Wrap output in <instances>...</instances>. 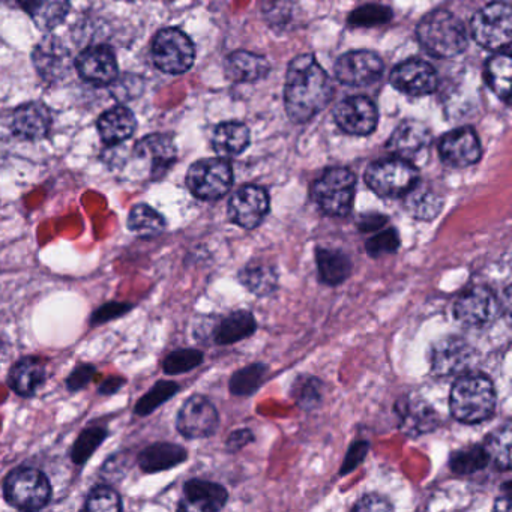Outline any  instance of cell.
Here are the masks:
<instances>
[{
  "label": "cell",
  "instance_id": "db71d44e",
  "mask_svg": "<svg viewBox=\"0 0 512 512\" xmlns=\"http://www.w3.org/2000/svg\"><path fill=\"white\" fill-rule=\"evenodd\" d=\"M511 482H506L505 487H503V490H505V494L503 496H500L499 499L496 500V505H494V509L496 511H509L511 509Z\"/></svg>",
  "mask_w": 512,
  "mask_h": 512
},
{
  "label": "cell",
  "instance_id": "4fadbf2b",
  "mask_svg": "<svg viewBox=\"0 0 512 512\" xmlns=\"http://www.w3.org/2000/svg\"><path fill=\"white\" fill-rule=\"evenodd\" d=\"M269 212V196L263 188L245 185L239 188L229 203V217L245 230L259 227Z\"/></svg>",
  "mask_w": 512,
  "mask_h": 512
},
{
  "label": "cell",
  "instance_id": "7dc6e473",
  "mask_svg": "<svg viewBox=\"0 0 512 512\" xmlns=\"http://www.w3.org/2000/svg\"><path fill=\"white\" fill-rule=\"evenodd\" d=\"M368 451H370V443L367 440H359V442L353 443L347 451L346 458H344L340 476L349 475L356 467L361 466L367 458Z\"/></svg>",
  "mask_w": 512,
  "mask_h": 512
},
{
  "label": "cell",
  "instance_id": "836d02e7",
  "mask_svg": "<svg viewBox=\"0 0 512 512\" xmlns=\"http://www.w3.org/2000/svg\"><path fill=\"white\" fill-rule=\"evenodd\" d=\"M404 197L407 211L416 220L431 221L442 212V197L431 188L419 185V182Z\"/></svg>",
  "mask_w": 512,
  "mask_h": 512
},
{
  "label": "cell",
  "instance_id": "ab89813d",
  "mask_svg": "<svg viewBox=\"0 0 512 512\" xmlns=\"http://www.w3.org/2000/svg\"><path fill=\"white\" fill-rule=\"evenodd\" d=\"M203 362V353L197 349H181L176 352L170 353L166 359H164V373L170 374V376H176V374L187 373V371L194 370L199 367Z\"/></svg>",
  "mask_w": 512,
  "mask_h": 512
},
{
  "label": "cell",
  "instance_id": "8d00e7d4",
  "mask_svg": "<svg viewBox=\"0 0 512 512\" xmlns=\"http://www.w3.org/2000/svg\"><path fill=\"white\" fill-rule=\"evenodd\" d=\"M448 464L455 475L469 476L484 470L490 464V458L484 446L469 445L452 452Z\"/></svg>",
  "mask_w": 512,
  "mask_h": 512
},
{
  "label": "cell",
  "instance_id": "ac0fdd59",
  "mask_svg": "<svg viewBox=\"0 0 512 512\" xmlns=\"http://www.w3.org/2000/svg\"><path fill=\"white\" fill-rule=\"evenodd\" d=\"M439 154L443 163L452 167H469L481 158V143L478 134L469 127L449 131L440 140Z\"/></svg>",
  "mask_w": 512,
  "mask_h": 512
},
{
  "label": "cell",
  "instance_id": "7c38bea8",
  "mask_svg": "<svg viewBox=\"0 0 512 512\" xmlns=\"http://www.w3.org/2000/svg\"><path fill=\"white\" fill-rule=\"evenodd\" d=\"M218 422L220 416L214 404L203 395H193L179 410L176 427L187 439H206L217 431Z\"/></svg>",
  "mask_w": 512,
  "mask_h": 512
},
{
  "label": "cell",
  "instance_id": "681fc988",
  "mask_svg": "<svg viewBox=\"0 0 512 512\" xmlns=\"http://www.w3.org/2000/svg\"><path fill=\"white\" fill-rule=\"evenodd\" d=\"M95 373H97V371H95L92 365H80V367H77L76 370L71 373V376L68 377V388H70L71 391H79L86 383L91 382Z\"/></svg>",
  "mask_w": 512,
  "mask_h": 512
},
{
  "label": "cell",
  "instance_id": "f6af8a7d",
  "mask_svg": "<svg viewBox=\"0 0 512 512\" xmlns=\"http://www.w3.org/2000/svg\"><path fill=\"white\" fill-rule=\"evenodd\" d=\"M391 11L380 5H367L361 10L355 11L350 17V23L355 26H376L383 25L391 19Z\"/></svg>",
  "mask_w": 512,
  "mask_h": 512
},
{
  "label": "cell",
  "instance_id": "9a60e30c",
  "mask_svg": "<svg viewBox=\"0 0 512 512\" xmlns=\"http://www.w3.org/2000/svg\"><path fill=\"white\" fill-rule=\"evenodd\" d=\"M335 122L352 136H368L376 130L379 112L373 101L365 97H350L334 110Z\"/></svg>",
  "mask_w": 512,
  "mask_h": 512
},
{
  "label": "cell",
  "instance_id": "d590c367",
  "mask_svg": "<svg viewBox=\"0 0 512 512\" xmlns=\"http://www.w3.org/2000/svg\"><path fill=\"white\" fill-rule=\"evenodd\" d=\"M511 440V422L506 421L493 433L488 434L482 445L490 458V463H493L497 469H511Z\"/></svg>",
  "mask_w": 512,
  "mask_h": 512
},
{
  "label": "cell",
  "instance_id": "44dd1931",
  "mask_svg": "<svg viewBox=\"0 0 512 512\" xmlns=\"http://www.w3.org/2000/svg\"><path fill=\"white\" fill-rule=\"evenodd\" d=\"M34 62L38 73L49 82L61 79L71 67L70 53L56 37L44 38L35 47Z\"/></svg>",
  "mask_w": 512,
  "mask_h": 512
},
{
  "label": "cell",
  "instance_id": "f546056e",
  "mask_svg": "<svg viewBox=\"0 0 512 512\" xmlns=\"http://www.w3.org/2000/svg\"><path fill=\"white\" fill-rule=\"evenodd\" d=\"M226 74L232 82H256L268 74L269 64L262 56L248 52H235L226 59Z\"/></svg>",
  "mask_w": 512,
  "mask_h": 512
},
{
  "label": "cell",
  "instance_id": "f5cc1de1",
  "mask_svg": "<svg viewBox=\"0 0 512 512\" xmlns=\"http://www.w3.org/2000/svg\"><path fill=\"white\" fill-rule=\"evenodd\" d=\"M386 223H388V217L371 212V214H364L359 218L358 227L362 233H370L382 229Z\"/></svg>",
  "mask_w": 512,
  "mask_h": 512
},
{
  "label": "cell",
  "instance_id": "816d5d0a",
  "mask_svg": "<svg viewBox=\"0 0 512 512\" xmlns=\"http://www.w3.org/2000/svg\"><path fill=\"white\" fill-rule=\"evenodd\" d=\"M130 310L131 305L128 304H107L94 314L92 320H94V323L107 322V320L116 319V317L122 316Z\"/></svg>",
  "mask_w": 512,
  "mask_h": 512
},
{
  "label": "cell",
  "instance_id": "83f0119b",
  "mask_svg": "<svg viewBox=\"0 0 512 512\" xmlns=\"http://www.w3.org/2000/svg\"><path fill=\"white\" fill-rule=\"evenodd\" d=\"M188 454L182 446L175 443H154L140 454L139 464L143 472L157 473L173 469L187 460Z\"/></svg>",
  "mask_w": 512,
  "mask_h": 512
},
{
  "label": "cell",
  "instance_id": "5bb4252c",
  "mask_svg": "<svg viewBox=\"0 0 512 512\" xmlns=\"http://www.w3.org/2000/svg\"><path fill=\"white\" fill-rule=\"evenodd\" d=\"M395 415L400 430L409 437L424 436L436 430L440 424L439 413L416 395H403L395 404Z\"/></svg>",
  "mask_w": 512,
  "mask_h": 512
},
{
  "label": "cell",
  "instance_id": "7bdbcfd3",
  "mask_svg": "<svg viewBox=\"0 0 512 512\" xmlns=\"http://www.w3.org/2000/svg\"><path fill=\"white\" fill-rule=\"evenodd\" d=\"M400 242L397 229L391 227V229L382 230L377 235L371 236L365 242V250H367L368 256L377 259V257L386 256V254L397 253Z\"/></svg>",
  "mask_w": 512,
  "mask_h": 512
},
{
  "label": "cell",
  "instance_id": "60d3db41",
  "mask_svg": "<svg viewBox=\"0 0 512 512\" xmlns=\"http://www.w3.org/2000/svg\"><path fill=\"white\" fill-rule=\"evenodd\" d=\"M179 391V385L175 382H158L145 397L140 398L136 406V413L140 416L149 415L155 409L166 403L167 400L176 395Z\"/></svg>",
  "mask_w": 512,
  "mask_h": 512
},
{
  "label": "cell",
  "instance_id": "1f68e13d",
  "mask_svg": "<svg viewBox=\"0 0 512 512\" xmlns=\"http://www.w3.org/2000/svg\"><path fill=\"white\" fill-rule=\"evenodd\" d=\"M137 154L151 163L152 175L161 176L175 163V143L167 136H151L140 142Z\"/></svg>",
  "mask_w": 512,
  "mask_h": 512
},
{
  "label": "cell",
  "instance_id": "30bf717a",
  "mask_svg": "<svg viewBox=\"0 0 512 512\" xmlns=\"http://www.w3.org/2000/svg\"><path fill=\"white\" fill-rule=\"evenodd\" d=\"M475 359V349L464 338L445 337L431 347L430 364L434 376H457L469 370Z\"/></svg>",
  "mask_w": 512,
  "mask_h": 512
},
{
  "label": "cell",
  "instance_id": "5b68a950",
  "mask_svg": "<svg viewBox=\"0 0 512 512\" xmlns=\"http://www.w3.org/2000/svg\"><path fill=\"white\" fill-rule=\"evenodd\" d=\"M418 170L403 158L376 161L365 172L368 187L385 199L404 197L418 184Z\"/></svg>",
  "mask_w": 512,
  "mask_h": 512
},
{
  "label": "cell",
  "instance_id": "6da1fadb",
  "mask_svg": "<svg viewBox=\"0 0 512 512\" xmlns=\"http://www.w3.org/2000/svg\"><path fill=\"white\" fill-rule=\"evenodd\" d=\"M332 83L326 71L310 55L293 59L284 86V106L295 122H307L322 112L332 98Z\"/></svg>",
  "mask_w": 512,
  "mask_h": 512
},
{
  "label": "cell",
  "instance_id": "74e56055",
  "mask_svg": "<svg viewBox=\"0 0 512 512\" xmlns=\"http://www.w3.org/2000/svg\"><path fill=\"white\" fill-rule=\"evenodd\" d=\"M128 227L131 232L142 236V238H154L164 232L166 220L151 206L137 205L131 209Z\"/></svg>",
  "mask_w": 512,
  "mask_h": 512
},
{
  "label": "cell",
  "instance_id": "7a4b0ae2",
  "mask_svg": "<svg viewBox=\"0 0 512 512\" xmlns=\"http://www.w3.org/2000/svg\"><path fill=\"white\" fill-rule=\"evenodd\" d=\"M496 401V389L490 377L469 373L458 377L452 385L449 410L461 424H481L493 416Z\"/></svg>",
  "mask_w": 512,
  "mask_h": 512
},
{
  "label": "cell",
  "instance_id": "bcb514c9",
  "mask_svg": "<svg viewBox=\"0 0 512 512\" xmlns=\"http://www.w3.org/2000/svg\"><path fill=\"white\" fill-rule=\"evenodd\" d=\"M295 397L299 406L304 407V409L311 410L313 407L319 406L320 401H322L320 380L316 377H307V379L299 382Z\"/></svg>",
  "mask_w": 512,
  "mask_h": 512
},
{
  "label": "cell",
  "instance_id": "d6a6232c",
  "mask_svg": "<svg viewBox=\"0 0 512 512\" xmlns=\"http://www.w3.org/2000/svg\"><path fill=\"white\" fill-rule=\"evenodd\" d=\"M239 283L256 296H269L278 289V272L265 262L244 266L238 274Z\"/></svg>",
  "mask_w": 512,
  "mask_h": 512
},
{
  "label": "cell",
  "instance_id": "9c48e42d",
  "mask_svg": "<svg viewBox=\"0 0 512 512\" xmlns=\"http://www.w3.org/2000/svg\"><path fill=\"white\" fill-rule=\"evenodd\" d=\"M511 29V7L503 2L487 5L472 20L473 40L488 50L508 49Z\"/></svg>",
  "mask_w": 512,
  "mask_h": 512
},
{
  "label": "cell",
  "instance_id": "d4e9b609",
  "mask_svg": "<svg viewBox=\"0 0 512 512\" xmlns=\"http://www.w3.org/2000/svg\"><path fill=\"white\" fill-rule=\"evenodd\" d=\"M316 263L319 280L326 286H340L352 274V260L337 248H317Z\"/></svg>",
  "mask_w": 512,
  "mask_h": 512
},
{
  "label": "cell",
  "instance_id": "f907efd6",
  "mask_svg": "<svg viewBox=\"0 0 512 512\" xmlns=\"http://www.w3.org/2000/svg\"><path fill=\"white\" fill-rule=\"evenodd\" d=\"M254 439H256V437H254L253 431H251L250 428H242V430L233 431L226 442L227 451H241L242 448L253 443Z\"/></svg>",
  "mask_w": 512,
  "mask_h": 512
},
{
  "label": "cell",
  "instance_id": "7402d4cb",
  "mask_svg": "<svg viewBox=\"0 0 512 512\" xmlns=\"http://www.w3.org/2000/svg\"><path fill=\"white\" fill-rule=\"evenodd\" d=\"M430 131L418 121H406L398 125L388 142V151L395 157L410 161L430 145Z\"/></svg>",
  "mask_w": 512,
  "mask_h": 512
},
{
  "label": "cell",
  "instance_id": "603a6c76",
  "mask_svg": "<svg viewBox=\"0 0 512 512\" xmlns=\"http://www.w3.org/2000/svg\"><path fill=\"white\" fill-rule=\"evenodd\" d=\"M50 125H52V116L43 103L25 104L14 113V133L23 139H43L49 133Z\"/></svg>",
  "mask_w": 512,
  "mask_h": 512
},
{
  "label": "cell",
  "instance_id": "8992f818",
  "mask_svg": "<svg viewBox=\"0 0 512 512\" xmlns=\"http://www.w3.org/2000/svg\"><path fill=\"white\" fill-rule=\"evenodd\" d=\"M7 502L22 511H38L49 503L52 487L41 470L19 467L8 475L4 485Z\"/></svg>",
  "mask_w": 512,
  "mask_h": 512
},
{
  "label": "cell",
  "instance_id": "ee69618b",
  "mask_svg": "<svg viewBox=\"0 0 512 512\" xmlns=\"http://www.w3.org/2000/svg\"><path fill=\"white\" fill-rule=\"evenodd\" d=\"M85 508L91 512L121 511L122 500L112 488L97 487L89 493Z\"/></svg>",
  "mask_w": 512,
  "mask_h": 512
},
{
  "label": "cell",
  "instance_id": "484cf974",
  "mask_svg": "<svg viewBox=\"0 0 512 512\" xmlns=\"http://www.w3.org/2000/svg\"><path fill=\"white\" fill-rule=\"evenodd\" d=\"M46 377V362L35 356H28L17 362L11 370V388L22 397H31L43 386Z\"/></svg>",
  "mask_w": 512,
  "mask_h": 512
},
{
  "label": "cell",
  "instance_id": "4dcf8cb0",
  "mask_svg": "<svg viewBox=\"0 0 512 512\" xmlns=\"http://www.w3.org/2000/svg\"><path fill=\"white\" fill-rule=\"evenodd\" d=\"M250 143V131L239 122H224L215 128L212 146L220 157L230 158L242 154Z\"/></svg>",
  "mask_w": 512,
  "mask_h": 512
},
{
  "label": "cell",
  "instance_id": "f35d334b",
  "mask_svg": "<svg viewBox=\"0 0 512 512\" xmlns=\"http://www.w3.org/2000/svg\"><path fill=\"white\" fill-rule=\"evenodd\" d=\"M268 373V365L260 364V362L247 365V367L235 371L232 377H230V392H232L233 395H238V397L253 395L254 392L263 385Z\"/></svg>",
  "mask_w": 512,
  "mask_h": 512
},
{
  "label": "cell",
  "instance_id": "2e32d148",
  "mask_svg": "<svg viewBox=\"0 0 512 512\" xmlns=\"http://www.w3.org/2000/svg\"><path fill=\"white\" fill-rule=\"evenodd\" d=\"M383 73V62L373 52H350L335 65L338 82L347 86H367L377 82Z\"/></svg>",
  "mask_w": 512,
  "mask_h": 512
},
{
  "label": "cell",
  "instance_id": "11a10c76",
  "mask_svg": "<svg viewBox=\"0 0 512 512\" xmlns=\"http://www.w3.org/2000/svg\"><path fill=\"white\" fill-rule=\"evenodd\" d=\"M122 385H124V379H118V377L107 379L106 382H103V385L100 386V394H115Z\"/></svg>",
  "mask_w": 512,
  "mask_h": 512
},
{
  "label": "cell",
  "instance_id": "277c9868",
  "mask_svg": "<svg viewBox=\"0 0 512 512\" xmlns=\"http://www.w3.org/2000/svg\"><path fill=\"white\" fill-rule=\"evenodd\" d=\"M356 178L350 170L335 167L326 170L313 185L316 205L331 217H344L352 211L355 200Z\"/></svg>",
  "mask_w": 512,
  "mask_h": 512
},
{
  "label": "cell",
  "instance_id": "e0dca14e",
  "mask_svg": "<svg viewBox=\"0 0 512 512\" xmlns=\"http://www.w3.org/2000/svg\"><path fill=\"white\" fill-rule=\"evenodd\" d=\"M391 83L397 91L410 97H424L436 91L437 74L427 62L410 59L394 68Z\"/></svg>",
  "mask_w": 512,
  "mask_h": 512
},
{
  "label": "cell",
  "instance_id": "d6986e66",
  "mask_svg": "<svg viewBox=\"0 0 512 512\" xmlns=\"http://www.w3.org/2000/svg\"><path fill=\"white\" fill-rule=\"evenodd\" d=\"M76 68L82 79L98 86L109 85L118 76L115 55L112 50L103 46L91 47L80 53L76 59Z\"/></svg>",
  "mask_w": 512,
  "mask_h": 512
},
{
  "label": "cell",
  "instance_id": "ba28073f",
  "mask_svg": "<svg viewBox=\"0 0 512 512\" xmlns=\"http://www.w3.org/2000/svg\"><path fill=\"white\" fill-rule=\"evenodd\" d=\"M233 184L232 166L223 158L197 161L187 173V185L200 200H218L229 193Z\"/></svg>",
  "mask_w": 512,
  "mask_h": 512
},
{
  "label": "cell",
  "instance_id": "52a82bcc",
  "mask_svg": "<svg viewBox=\"0 0 512 512\" xmlns=\"http://www.w3.org/2000/svg\"><path fill=\"white\" fill-rule=\"evenodd\" d=\"M152 58L158 70L178 76L193 67L196 49L184 32L175 28L164 29L152 44Z\"/></svg>",
  "mask_w": 512,
  "mask_h": 512
},
{
  "label": "cell",
  "instance_id": "4316f807",
  "mask_svg": "<svg viewBox=\"0 0 512 512\" xmlns=\"http://www.w3.org/2000/svg\"><path fill=\"white\" fill-rule=\"evenodd\" d=\"M35 25L43 31H52L61 25L70 10L68 0H14Z\"/></svg>",
  "mask_w": 512,
  "mask_h": 512
},
{
  "label": "cell",
  "instance_id": "b9f144b4",
  "mask_svg": "<svg viewBox=\"0 0 512 512\" xmlns=\"http://www.w3.org/2000/svg\"><path fill=\"white\" fill-rule=\"evenodd\" d=\"M106 437L107 431L104 428L92 427L83 431L73 446L71 457H73L74 463L83 464L85 461H88L92 454H94L95 449L104 442Z\"/></svg>",
  "mask_w": 512,
  "mask_h": 512
},
{
  "label": "cell",
  "instance_id": "8fae6325",
  "mask_svg": "<svg viewBox=\"0 0 512 512\" xmlns=\"http://www.w3.org/2000/svg\"><path fill=\"white\" fill-rule=\"evenodd\" d=\"M500 304L493 290L478 286L464 292L455 301L454 317L461 325L481 328L496 319Z\"/></svg>",
  "mask_w": 512,
  "mask_h": 512
},
{
  "label": "cell",
  "instance_id": "e575fe53",
  "mask_svg": "<svg viewBox=\"0 0 512 512\" xmlns=\"http://www.w3.org/2000/svg\"><path fill=\"white\" fill-rule=\"evenodd\" d=\"M512 61L508 49L491 56L485 65V77L488 86L493 89L494 94L502 100L508 101L511 91Z\"/></svg>",
  "mask_w": 512,
  "mask_h": 512
},
{
  "label": "cell",
  "instance_id": "3957f363",
  "mask_svg": "<svg viewBox=\"0 0 512 512\" xmlns=\"http://www.w3.org/2000/svg\"><path fill=\"white\" fill-rule=\"evenodd\" d=\"M416 37L425 52L434 58H454L467 46L463 23L448 11L428 14L416 28Z\"/></svg>",
  "mask_w": 512,
  "mask_h": 512
},
{
  "label": "cell",
  "instance_id": "ffe728a7",
  "mask_svg": "<svg viewBox=\"0 0 512 512\" xmlns=\"http://www.w3.org/2000/svg\"><path fill=\"white\" fill-rule=\"evenodd\" d=\"M229 493L217 482L191 479L184 485V500L179 508L184 511L215 512L226 506Z\"/></svg>",
  "mask_w": 512,
  "mask_h": 512
},
{
  "label": "cell",
  "instance_id": "f1b7e54d",
  "mask_svg": "<svg viewBox=\"0 0 512 512\" xmlns=\"http://www.w3.org/2000/svg\"><path fill=\"white\" fill-rule=\"evenodd\" d=\"M134 130H136V118L125 107H115V109L109 110L98 121L101 139L110 146L130 139Z\"/></svg>",
  "mask_w": 512,
  "mask_h": 512
},
{
  "label": "cell",
  "instance_id": "c3c4849f",
  "mask_svg": "<svg viewBox=\"0 0 512 512\" xmlns=\"http://www.w3.org/2000/svg\"><path fill=\"white\" fill-rule=\"evenodd\" d=\"M352 509L353 511L358 512H383L392 511L394 506L391 505V502H389L386 497L380 496V494L370 493L365 494L364 497H361V499L356 502V505L353 506Z\"/></svg>",
  "mask_w": 512,
  "mask_h": 512
},
{
  "label": "cell",
  "instance_id": "cb8c5ba5",
  "mask_svg": "<svg viewBox=\"0 0 512 512\" xmlns=\"http://www.w3.org/2000/svg\"><path fill=\"white\" fill-rule=\"evenodd\" d=\"M257 322L247 310L233 311L221 317L212 329V341L218 346H230L251 337L256 332Z\"/></svg>",
  "mask_w": 512,
  "mask_h": 512
}]
</instances>
